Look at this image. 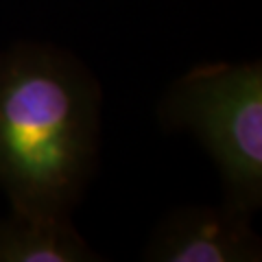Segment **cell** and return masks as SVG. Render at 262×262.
Wrapping results in <instances>:
<instances>
[{
  "mask_svg": "<svg viewBox=\"0 0 262 262\" xmlns=\"http://www.w3.org/2000/svg\"><path fill=\"white\" fill-rule=\"evenodd\" d=\"M144 258L162 262H251L260 260V241L249 212L223 208L179 210L158 229Z\"/></svg>",
  "mask_w": 262,
  "mask_h": 262,
  "instance_id": "obj_3",
  "label": "cell"
},
{
  "mask_svg": "<svg viewBox=\"0 0 262 262\" xmlns=\"http://www.w3.org/2000/svg\"><path fill=\"white\" fill-rule=\"evenodd\" d=\"M168 129H190L219 164L227 203L245 212L262 199V66L203 63L162 103Z\"/></svg>",
  "mask_w": 262,
  "mask_h": 262,
  "instance_id": "obj_2",
  "label": "cell"
},
{
  "mask_svg": "<svg viewBox=\"0 0 262 262\" xmlns=\"http://www.w3.org/2000/svg\"><path fill=\"white\" fill-rule=\"evenodd\" d=\"M94 251L61 214L15 210L0 219V262H85Z\"/></svg>",
  "mask_w": 262,
  "mask_h": 262,
  "instance_id": "obj_4",
  "label": "cell"
},
{
  "mask_svg": "<svg viewBox=\"0 0 262 262\" xmlns=\"http://www.w3.org/2000/svg\"><path fill=\"white\" fill-rule=\"evenodd\" d=\"M98 88L51 46L0 53V186L15 210L61 214L94 170Z\"/></svg>",
  "mask_w": 262,
  "mask_h": 262,
  "instance_id": "obj_1",
  "label": "cell"
}]
</instances>
